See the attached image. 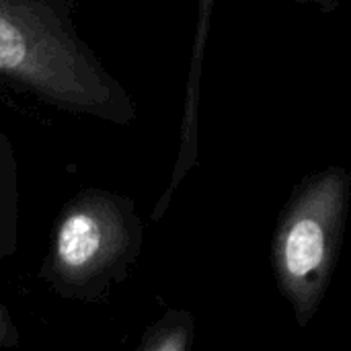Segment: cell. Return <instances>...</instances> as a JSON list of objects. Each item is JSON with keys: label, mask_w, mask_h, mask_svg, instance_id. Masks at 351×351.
I'll return each instance as SVG.
<instances>
[{"label": "cell", "mask_w": 351, "mask_h": 351, "mask_svg": "<svg viewBox=\"0 0 351 351\" xmlns=\"http://www.w3.org/2000/svg\"><path fill=\"white\" fill-rule=\"evenodd\" d=\"M0 80L72 115L136 119L128 90L82 37L72 0H0Z\"/></svg>", "instance_id": "obj_1"}, {"label": "cell", "mask_w": 351, "mask_h": 351, "mask_svg": "<svg viewBox=\"0 0 351 351\" xmlns=\"http://www.w3.org/2000/svg\"><path fill=\"white\" fill-rule=\"evenodd\" d=\"M142 234L132 199L82 189L62 208L39 276L66 300L101 302L128 276Z\"/></svg>", "instance_id": "obj_2"}, {"label": "cell", "mask_w": 351, "mask_h": 351, "mask_svg": "<svg viewBox=\"0 0 351 351\" xmlns=\"http://www.w3.org/2000/svg\"><path fill=\"white\" fill-rule=\"evenodd\" d=\"M350 199V175L329 169L311 177L282 216L274 265L284 296L306 325L331 282Z\"/></svg>", "instance_id": "obj_3"}, {"label": "cell", "mask_w": 351, "mask_h": 351, "mask_svg": "<svg viewBox=\"0 0 351 351\" xmlns=\"http://www.w3.org/2000/svg\"><path fill=\"white\" fill-rule=\"evenodd\" d=\"M19 249V160L12 140L0 130V269ZM19 346V329L0 298V350Z\"/></svg>", "instance_id": "obj_4"}, {"label": "cell", "mask_w": 351, "mask_h": 351, "mask_svg": "<svg viewBox=\"0 0 351 351\" xmlns=\"http://www.w3.org/2000/svg\"><path fill=\"white\" fill-rule=\"evenodd\" d=\"M199 31H197V41H195V51H193V66H191V78H189V97H187V109H185V117H183V132H181V150H179V160L171 179V185L167 189V193L162 195L158 210L154 212V216L158 218L165 208L169 206V197L173 195V191L179 187L181 179L185 177V173L191 169L193 160H195V152H197V95H199V60H202V45L206 43V27H208V14H210V6L212 0H199Z\"/></svg>", "instance_id": "obj_5"}, {"label": "cell", "mask_w": 351, "mask_h": 351, "mask_svg": "<svg viewBox=\"0 0 351 351\" xmlns=\"http://www.w3.org/2000/svg\"><path fill=\"white\" fill-rule=\"evenodd\" d=\"M140 350L148 351H181L187 350V329L181 325L160 323L154 331L148 333Z\"/></svg>", "instance_id": "obj_6"}, {"label": "cell", "mask_w": 351, "mask_h": 351, "mask_svg": "<svg viewBox=\"0 0 351 351\" xmlns=\"http://www.w3.org/2000/svg\"><path fill=\"white\" fill-rule=\"evenodd\" d=\"M300 2H323V0H300Z\"/></svg>", "instance_id": "obj_7"}]
</instances>
